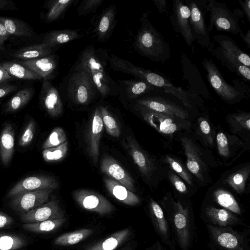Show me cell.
<instances>
[{
  "instance_id": "1",
  "label": "cell",
  "mask_w": 250,
  "mask_h": 250,
  "mask_svg": "<svg viewBox=\"0 0 250 250\" xmlns=\"http://www.w3.org/2000/svg\"><path fill=\"white\" fill-rule=\"evenodd\" d=\"M175 241L181 250H189L196 235V226L191 203L176 201L168 193L160 201Z\"/></svg>"
},
{
  "instance_id": "2",
  "label": "cell",
  "mask_w": 250,
  "mask_h": 250,
  "mask_svg": "<svg viewBox=\"0 0 250 250\" xmlns=\"http://www.w3.org/2000/svg\"><path fill=\"white\" fill-rule=\"evenodd\" d=\"M109 57L106 50L90 44L81 51L76 62L89 72L102 98L119 94V85L108 72Z\"/></svg>"
},
{
  "instance_id": "3",
  "label": "cell",
  "mask_w": 250,
  "mask_h": 250,
  "mask_svg": "<svg viewBox=\"0 0 250 250\" xmlns=\"http://www.w3.org/2000/svg\"><path fill=\"white\" fill-rule=\"evenodd\" d=\"M140 27L135 37L133 46L141 55L158 63L170 58V47L164 37L150 22L148 14L143 13Z\"/></svg>"
},
{
  "instance_id": "4",
  "label": "cell",
  "mask_w": 250,
  "mask_h": 250,
  "mask_svg": "<svg viewBox=\"0 0 250 250\" xmlns=\"http://www.w3.org/2000/svg\"><path fill=\"white\" fill-rule=\"evenodd\" d=\"M64 91L79 105H86L99 95L89 72L76 62L64 79Z\"/></svg>"
},
{
  "instance_id": "5",
  "label": "cell",
  "mask_w": 250,
  "mask_h": 250,
  "mask_svg": "<svg viewBox=\"0 0 250 250\" xmlns=\"http://www.w3.org/2000/svg\"><path fill=\"white\" fill-rule=\"evenodd\" d=\"M212 250H250L249 232L206 224Z\"/></svg>"
},
{
  "instance_id": "6",
  "label": "cell",
  "mask_w": 250,
  "mask_h": 250,
  "mask_svg": "<svg viewBox=\"0 0 250 250\" xmlns=\"http://www.w3.org/2000/svg\"><path fill=\"white\" fill-rule=\"evenodd\" d=\"M134 108L146 123L165 137L172 138L175 133L191 127L187 120L154 111L135 104Z\"/></svg>"
},
{
  "instance_id": "7",
  "label": "cell",
  "mask_w": 250,
  "mask_h": 250,
  "mask_svg": "<svg viewBox=\"0 0 250 250\" xmlns=\"http://www.w3.org/2000/svg\"><path fill=\"white\" fill-rule=\"evenodd\" d=\"M207 11L209 13V20L208 31L214 29L238 35L242 31L238 19L223 2L216 0H207Z\"/></svg>"
},
{
  "instance_id": "8",
  "label": "cell",
  "mask_w": 250,
  "mask_h": 250,
  "mask_svg": "<svg viewBox=\"0 0 250 250\" xmlns=\"http://www.w3.org/2000/svg\"><path fill=\"white\" fill-rule=\"evenodd\" d=\"M202 64L206 72L209 83L222 100L231 104L239 102L244 97L237 89L225 81L218 68L211 59L204 58Z\"/></svg>"
},
{
  "instance_id": "9",
  "label": "cell",
  "mask_w": 250,
  "mask_h": 250,
  "mask_svg": "<svg viewBox=\"0 0 250 250\" xmlns=\"http://www.w3.org/2000/svg\"><path fill=\"white\" fill-rule=\"evenodd\" d=\"M131 75L145 81L165 92L178 99L187 108H191L192 104L187 93L181 87L174 85L161 75L143 67L134 65L130 69Z\"/></svg>"
},
{
  "instance_id": "10",
  "label": "cell",
  "mask_w": 250,
  "mask_h": 250,
  "mask_svg": "<svg viewBox=\"0 0 250 250\" xmlns=\"http://www.w3.org/2000/svg\"><path fill=\"white\" fill-rule=\"evenodd\" d=\"M185 3L190 12L189 25L193 40L202 47L208 48L211 42L205 23L207 0H187Z\"/></svg>"
},
{
  "instance_id": "11",
  "label": "cell",
  "mask_w": 250,
  "mask_h": 250,
  "mask_svg": "<svg viewBox=\"0 0 250 250\" xmlns=\"http://www.w3.org/2000/svg\"><path fill=\"white\" fill-rule=\"evenodd\" d=\"M127 140L130 154L142 175L147 182L159 184L163 176L161 166L142 150L134 139Z\"/></svg>"
},
{
  "instance_id": "12",
  "label": "cell",
  "mask_w": 250,
  "mask_h": 250,
  "mask_svg": "<svg viewBox=\"0 0 250 250\" xmlns=\"http://www.w3.org/2000/svg\"><path fill=\"white\" fill-rule=\"evenodd\" d=\"M180 142L186 157L188 171L199 181L205 182L207 178V166L203 160L202 154L195 142L187 136L180 138Z\"/></svg>"
},
{
  "instance_id": "13",
  "label": "cell",
  "mask_w": 250,
  "mask_h": 250,
  "mask_svg": "<svg viewBox=\"0 0 250 250\" xmlns=\"http://www.w3.org/2000/svg\"><path fill=\"white\" fill-rule=\"evenodd\" d=\"M148 210L154 229L161 240L171 250H175V240L160 205L150 198L148 201Z\"/></svg>"
},
{
  "instance_id": "14",
  "label": "cell",
  "mask_w": 250,
  "mask_h": 250,
  "mask_svg": "<svg viewBox=\"0 0 250 250\" xmlns=\"http://www.w3.org/2000/svg\"><path fill=\"white\" fill-rule=\"evenodd\" d=\"M53 190L46 189L21 193L12 197L10 206L20 214L27 212L47 202Z\"/></svg>"
},
{
  "instance_id": "15",
  "label": "cell",
  "mask_w": 250,
  "mask_h": 250,
  "mask_svg": "<svg viewBox=\"0 0 250 250\" xmlns=\"http://www.w3.org/2000/svg\"><path fill=\"white\" fill-rule=\"evenodd\" d=\"M74 197L82 208L101 215L109 214L114 209L112 204L104 196L90 190H77L74 193Z\"/></svg>"
},
{
  "instance_id": "16",
  "label": "cell",
  "mask_w": 250,
  "mask_h": 250,
  "mask_svg": "<svg viewBox=\"0 0 250 250\" xmlns=\"http://www.w3.org/2000/svg\"><path fill=\"white\" fill-rule=\"evenodd\" d=\"M190 14L189 8L183 1H173L172 13L169 20L172 28L182 37L187 45L191 46L194 40L189 25Z\"/></svg>"
},
{
  "instance_id": "17",
  "label": "cell",
  "mask_w": 250,
  "mask_h": 250,
  "mask_svg": "<svg viewBox=\"0 0 250 250\" xmlns=\"http://www.w3.org/2000/svg\"><path fill=\"white\" fill-rule=\"evenodd\" d=\"M201 216L206 224L219 227H233L246 224L241 216L224 208L207 205L201 210Z\"/></svg>"
},
{
  "instance_id": "18",
  "label": "cell",
  "mask_w": 250,
  "mask_h": 250,
  "mask_svg": "<svg viewBox=\"0 0 250 250\" xmlns=\"http://www.w3.org/2000/svg\"><path fill=\"white\" fill-rule=\"evenodd\" d=\"M134 103L158 112L174 116L184 120L189 117L188 112L176 104L161 97H144Z\"/></svg>"
},
{
  "instance_id": "19",
  "label": "cell",
  "mask_w": 250,
  "mask_h": 250,
  "mask_svg": "<svg viewBox=\"0 0 250 250\" xmlns=\"http://www.w3.org/2000/svg\"><path fill=\"white\" fill-rule=\"evenodd\" d=\"M20 216L23 223H31L63 218L64 214L58 202L51 200Z\"/></svg>"
},
{
  "instance_id": "20",
  "label": "cell",
  "mask_w": 250,
  "mask_h": 250,
  "mask_svg": "<svg viewBox=\"0 0 250 250\" xmlns=\"http://www.w3.org/2000/svg\"><path fill=\"white\" fill-rule=\"evenodd\" d=\"M116 5L113 4L106 7L98 16L92 31L97 42H105L111 36L116 23Z\"/></svg>"
},
{
  "instance_id": "21",
  "label": "cell",
  "mask_w": 250,
  "mask_h": 250,
  "mask_svg": "<svg viewBox=\"0 0 250 250\" xmlns=\"http://www.w3.org/2000/svg\"><path fill=\"white\" fill-rule=\"evenodd\" d=\"M58 187V182L53 177L45 176H30L15 185L9 190L7 196L12 198L26 191L46 189H55Z\"/></svg>"
},
{
  "instance_id": "22",
  "label": "cell",
  "mask_w": 250,
  "mask_h": 250,
  "mask_svg": "<svg viewBox=\"0 0 250 250\" xmlns=\"http://www.w3.org/2000/svg\"><path fill=\"white\" fill-rule=\"evenodd\" d=\"M20 64L32 70L43 80L52 79L58 67L57 59L52 54L42 58L24 60L20 62Z\"/></svg>"
},
{
  "instance_id": "23",
  "label": "cell",
  "mask_w": 250,
  "mask_h": 250,
  "mask_svg": "<svg viewBox=\"0 0 250 250\" xmlns=\"http://www.w3.org/2000/svg\"><path fill=\"white\" fill-rule=\"evenodd\" d=\"M101 169L110 178L120 183L132 192L135 191L132 178L113 158L109 156L104 157L101 163Z\"/></svg>"
},
{
  "instance_id": "24",
  "label": "cell",
  "mask_w": 250,
  "mask_h": 250,
  "mask_svg": "<svg viewBox=\"0 0 250 250\" xmlns=\"http://www.w3.org/2000/svg\"><path fill=\"white\" fill-rule=\"evenodd\" d=\"M41 99L49 115L59 116L63 111V105L60 94L49 80H43L41 90Z\"/></svg>"
},
{
  "instance_id": "25",
  "label": "cell",
  "mask_w": 250,
  "mask_h": 250,
  "mask_svg": "<svg viewBox=\"0 0 250 250\" xmlns=\"http://www.w3.org/2000/svg\"><path fill=\"white\" fill-rule=\"evenodd\" d=\"M119 94L123 98L136 100L142 95L156 89V87L141 80H118Z\"/></svg>"
},
{
  "instance_id": "26",
  "label": "cell",
  "mask_w": 250,
  "mask_h": 250,
  "mask_svg": "<svg viewBox=\"0 0 250 250\" xmlns=\"http://www.w3.org/2000/svg\"><path fill=\"white\" fill-rule=\"evenodd\" d=\"M208 49L213 56L220 62L222 66H225L231 72L241 77L245 81L250 82V67L241 63L236 59L229 55L219 46L214 49L209 46Z\"/></svg>"
},
{
  "instance_id": "27",
  "label": "cell",
  "mask_w": 250,
  "mask_h": 250,
  "mask_svg": "<svg viewBox=\"0 0 250 250\" xmlns=\"http://www.w3.org/2000/svg\"><path fill=\"white\" fill-rule=\"evenodd\" d=\"M216 142L219 155L227 160L243 149L244 145L243 141L237 136L223 132L217 133Z\"/></svg>"
},
{
  "instance_id": "28",
  "label": "cell",
  "mask_w": 250,
  "mask_h": 250,
  "mask_svg": "<svg viewBox=\"0 0 250 250\" xmlns=\"http://www.w3.org/2000/svg\"><path fill=\"white\" fill-rule=\"evenodd\" d=\"M104 127L99 106L94 110L91 127L89 136V153L95 164L98 161L99 154L100 141Z\"/></svg>"
},
{
  "instance_id": "29",
  "label": "cell",
  "mask_w": 250,
  "mask_h": 250,
  "mask_svg": "<svg viewBox=\"0 0 250 250\" xmlns=\"http://www.w3.org/2000/svg\"><path fill=\"white\" fill-rule=\"evenodd\" d=\"M84 36L79 29H62L53 30L43 37L42 43L54 48L58 46L80 39Z\"/></svg>"
},
{
  "instance_id": "30",
  "label": "cell",
  "mask_w": 250,
  "mask_h": 250,
  "mask_svg": "<svg viewBox=\"0 0 250 250\" xmlns=\"http://www.w3.org/2000/svg\"><path fill=\"white\" fill-rule=\"evenodd\" d=\"M104 182L110 194L123 203L129 206L140 203V200L138 196L115 180L105 178Z\"/></svg>"
},
{
  "instance_id": "31",
  "label": "cell",
  "mask_w": 250,
  "mask_h": 250,
  "mask_svg": "<svg viewBox=\"0 0 250 250\" xmlns=\"http://www.w3.org/2000/svg\"><path fill=\"white\" fill-rule=\"evenodd\" d=\"M213 40L229 55L236 59L241 63L250 67L249 55L242 50L232 38L225 35H217L213 37Z\"/></svg>"
},
{
  "instance_id": "32",
  "label": "cell",
  "mask_w": 250,
  "mask_h": 250,
  "mask_svg": "<svg viewBox=\"0 0 250 250\" xmlns=\"http://www.w3.org/2000/svg\"><path fill=\"white\" fill-rule=\"evenodd\" d=\"M14 150V132L11 125L7 124L0 137V157L3 165H7Z\"/></svg>"
},
{
  "instance_id": "33",
  "label": "cell",
  "mask_w": 250,
  "mask_h": 250,
  "mask_svg": "<svg viewBox=\"0 0 250 250\" xmlns=\"http://www.w3.org/2000/svg\"><path fill=\"white\" fill-rule=\"evenodd\" d=\"M213 198L215 202L222 208L239 216L242 215L243 211L239 204L229 191L221 188L217 189L213 192Z\"/></svg>"
},
{
  "instance_id": "34",
  "label": "cell",
  "mask_w": 250,
  "mask_h": 250,
  "mask_svg": "<svg viewBox=\"0 0 250 250\" xmlns=\"http://www.w3.org/2000/svg\"><path fill=\"white\" fill-rule=\"evenodd\" d=\"M250 173V166L247 165L228 175L224 181L233 190L241 194L245 191Z\"/></svg>"
},
{
  "instance_id": "35",
  "label": "cell",
  "mask_w": 250,
  "mask_h": 250,
  "mask_svg": "<svg viewBox=\"0 0 250 250\" xmlns=\"http://www.w3.org/2000/svg\"><path fill=\"white\" fill-rule=\"evenodd\" d=\"M53 48L41 43L26 47L15 52V58L24 60H33L44 57L51 54Z\"/></svg>"
},
{
  "instance_id": "36",
  "label": "cell",
  "mask_w": 250,
  "mask_h": 250,
  "mask_svg": "<svg viewBox=\"0 0 250 250\" xmlns=\"http://www.w3.org/2000/svg\"><path fill=\"white\" fill-rule=\"evenodd\" d=\"M130 231L125 229L116 232L106 239L99 242L86 250H114L130 235Z\"/></svg>"
},
{
  "instance_id": "37",
  "label": "cell",
  "mask_w": 250,
  "mask_h": 250,
  "mask_svg": "<svg viewBox=\"0 0 250 250\" xmlns=\"http://www.w3.org/2000/svg\"><path fill=\"white\" fill-rule=\"evenodd\" d=\"M226 120L233 134H238L242 131H250V112L239 111L232 113L227 116Z\"/></svg>"
},
{
  "instance_id": "38",
  "label": "cell",
  "mask_w": 250,
  "mask_h": 250,
  "mask_svg": "<svg viewBox=\"0 0 250 250\" xmlns=\"http://www.w3.org/2000/svg\"><path fill=\"white\" fill-rule=\"evenodd\" d=\"M65 221V217L42 221L24 223L22 228L26 231L35 233H45L54 231Z\"/></svg>"
},
{
  "instance_id": "39",
  "label": "cell",
  "mask_w": 250,
  "mask_h": 250,
  "mask_svg": "<svg viewBox=\"0 0 250 250\" xmlns=\"http://www.w3.org/2000/svg\"><path fill=\"white\" fill-rule=\"evenodd\" d=\"M93 232V230L83 229L62 234L54 241V244L58 246H68L76 244L85 239Z\"/></svg>"
},
{
  "instance_id": "40",
  "label": "cell",
  "mask_w": 250,
  "mask_h": 250,
  "mask_svg": "<svg viewBox=\"0 0 250 250\" xmlns=\"http://www.w3.org/2000/svg\"><path fill=\"white\" fill-rule=\"evenodd\" d=\"M0 20L3 23L10 35L29 37H31L32 35L31 29L24 22L21 20L3 17H0Z\"/></svg>"
},
{
  "instance_id": "41",
  "label": "cell",
  "mask_w": 250,
  "mask_h": 250,
  "mask_svg": "<svg viewBox=\"0 0 250 250\" xmlns=\"http://www.w3.org/2000/svg\"><path fill=\"white\" fill-rule=\"evenodd\" d=\"M75 1V0H52L46 4L47 11L46 20L52 22L57 20Z\"/></svg>"
},
{
  "instance_id": "42",
  "label": "cell",
  "mask_w": 250,
  "mask_h": 250,
  "mask_svg": "<svg viewBox=\"0 0 250 250\" xmlns=\"http://www.w3.org/2000/svg\"><path fill=\"white\" fill-rule=\"evenodd\" d=\"M34 88L26 87L18 91L8 101L6 105L7 112L16 111L24 106L32 98Z\"/></svg>"
},
{
  "instance_id": "43",
  "label": "cell",
  "mask_w": 250,
  "mask_h": 250,
  "mask_svg": "<svg viewBox=\"0 0 250 250\" xmlns=\"http://www.w3.org/2000/svg\"><path fill=\"white\" fill-rule=\"evenodd\" d=\"M5 70L13 76L26 80H42L32 70L20 64L12 62H4L1 63Z\"/></svg>"
},
{
  "instance_id": "44",
  "label": "cell",
  "mask_w": 250,
  "mask_h": 250,
  "mask_svg": "<svg viewBox=\"0 0 250 250\" xmlns=\"http://www.w3.org/2000/svg\"><path fill=\"white\" fill-rule=\"evenodd\" d=\"M22 237L12 234L0 233V250H17L25 246Z\"/></svg>"
},
{
  "instance_id": "45",
  "label": "cell",
  "mask_w": 250,
  "mask_h": 250,
  "mask_svg": "<svg viewBox=\"0 0 250 250\" xmlns=\"http://www.w3.org/2000/svg\"><path fill=\"white\" fill-rule=\"evenodd\" d=\"M164 161L169 166L171 170L187 184L190 186L193 185V180L190 173L180 162L167 155L165 156Z\"/></svg>"
},
{
  "instance_id": "46",
  "label": "cell",
  "mask_w": 250,
  "mask_h": 250,
  "mask_svg": "<svg viewBox=\"0 0 250 250\" xmlns=\"http://www.w3.org/2000/svg\"><path fill=\"white\" fill-rule=\"evenodd\" d=\"M197 130L206 145L213 146L214 135L207 118L201 116L198 118Z\"/></svg>"
},
{
  "instance_id": "47",
  "label": "cell",
  "mask_w": 250,
  "mask_h": 250,
  "mask_svg": "<svg viewBox=\"0 0 250 250\" xmlns=\"http://www.w3.org/2000/svg\"><path fill=\"white\" fill-rule=\"evenodd\" d=\"M99 108L107 132L111 136L118 137L120 135L119 127L112 115L109 113L107 107L103 105L99 106Z\"/></svg>"
},
{
  "instance_id": "48",
  "label": "cell",
  "mask_w": 250,
  "mask_h": 250,
  "mask_svg": "<svg viewBox=\"0 0 250 250\" xmlns=\"http://www.w3.org/2000/svg\"><path fill=\"white\" fill-rule=\"evenodd\" d=\"M68 150V142L54 147L44 149L42 152L43 159L47 162L57 161L66 155Z\"/></svg>"
},
{
  "instance_id": "49",
  "label": "cell",
  "mask_w": 250,
  "mask_h": 250,
  "mask_svg": "<svg viewBox=\"0 0 250 250\" xmlns=\"http://www.w3.org/2000/svg\"><path fill=\"white\" fill-rule=\"evenodd\" d=\"M65 131L61 127L54 128L42 146V149L58 146L66 142Z\"/></svg>"
},
{
  "instance_id": "50",
  "label": "cell",
  "mask_w": 250,
  "mask_h": 250,
  "mask_svg": "<svg viewBox=\"0 0 250 250\" xmlns=\"http://www.w3.org/2000/svg\"><path fill=\"white\" fill-rule=\"evenodd\" d=\"M103 0H83L77 8L79 16H85L95 11L103 2Z\"/></svg>"
},
{
  "instance_id": "51",
  "label": "cell",
  "mask_w": 250,
  "mask_h": 250,
  "mask_svg": "<svg viewBox=\"0 0 250 250\" xmlns=\"http://www.w3.org/2000/svg\"><path fill=\"white\" fill-rule=\"evenodd\" d=\"M168 179L174 188L180 194L187 195L188 189L183 180L172 170L168 172Z\"/></svg>"
},
{
  "instance_id": "52",
  "label": "cell",
  "mask_w": 250,
  "mask_h": 250,
  "mask_svg": "<svg viewBox=\"0 0 250 250\" xmlns=\"http://www.w3.org/2000/svg\"><path fill=\"white\" fill-rule=\"evenodd\" d=\"M35 123L33 120H31L21 135L19 145L21 146H24L28 145L33 140L34 134L35 132Z\"/></svg>"
},
{
  "instance_id": "53",
  "label": "cell",
  "mask_w": 250,
  "mask_h": 250,
  "mask_svg": "<svg viewBox=\"0 0 250 250\" xmlns=\"http://www.w3.org/2000/svg\"><path fill=\"white\" fill-rule=\"evenodd\" d=\"M17 88V86L14 84H6L0 86V98L4 97L10 93L16 90Z\"/></svg>"
},
{
  "instance_id": "54",
  "label": "cell",
  "mask_w": 250,
  "mask_h": 250,
  "mask_svg": "<svg viewBox=\"0 0 250 250\" xmlns=\"http://www.w3.org/2000/svg\"><path fill=\"white\" fill-rule=\"evenodd\" d=\"M13 223V219L8 214L0 211V229L8 227Z\"/></svg>"
},
{
  "instance_id": "55",
  "label": "cell",
  "mask_w": 250,
  "mask_h": 250,
  "mask_svg": "<svg viewBox=\"0 0 250 250\" xmlns=\"http://www.w3.org/2000/svg\"><path fill=\"white\" fill-rule=\"evenodd\" d=\"M10 36L3 23L0 20V48L3 46L5 42L9 39Z\"/></svg>"
},
{
  "instance_id": "56",
  "label": "cell",
  "mask_w": 250,
  "mask_h": 250,
  "mask_svg": "<svg viewBox=\"0 0 250 250\" xmlns=\"http://www.w3.org/2000/svg\"><path fill=\"white\" fill-rule=\"evenodd\" d=\"M240 5L243 9V12L250 22V0H238Z\"/></svg>"
},
{
  "instance_id": "57",
  "label": "cell",
  "mask_w": 250,
  "mask_h": 250,
  "mask_svg": "<svg viewBox=\"0 0 250 250\" xmlns=\"http://www.w3.org/2000/svg\"><path fill=\"white\" fill-rule=\"evenodd\" d=\"M153 1L160 13H163L167 10V1L166 0H153Z\"/></svg>"
},
{
  "instance_id": "58",
  "label": "cell",
  "mask_w": 250,
  "mask_h": 250,
  "mask_svg": "<svg viewBox=\"0 0 250 250\" xmlns=\"http://www.w3.org/2000/svg\"><path fill=\"white\" fill-rule=\"evenodd\" d=\"M16 7L12 1L7 0H0V10H15Z\"/></svg>"
},
{
  "instance_id": "59",
  "label": "cell",
  "mask_w": 250,
  "mask_h": 250,
  "mask_svg": "<svg viewBox=\"0 0 250 250\" xmlns=\"http://www.w3.org/2000/svg\"><path fill=\"white\" fill-rule=\"evenodd\" d=\"M11 78V76L3 67L1 63H0V84Z\"/></svg>"
},
{
  "instance_id": "60",
  "label": "cell",
  "mask_w": 250,
  "mask_h": 250,
  "mask_svg": "<svg viewBox=\"0 0 250 250\" xmlns=\"http://www.w3.org/2000/svg\"><path fill=\"white\" fill-rule=\"evenodd\" d=\"M244 42L247 44L248 48H250V29H249L246 33L244 34L242 31L238 34Z\"/></svg>"
},
{
  "instance_id": "61",
  "label": "cell",
  "mask_w": 250,
  "mask_h": 250,
  "mask_svg": "<svg viewBox=\"0 0 250 250\" xmlns=\"http://www.w3.org/2000/svg\"><path fill=\"white\" fill-rule=\"evenodd\" d=\"M233 13L238 19L243 17L244 14L243 11L239 9H234Z\"/></svg>"
}]
</instances>
